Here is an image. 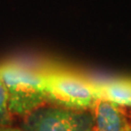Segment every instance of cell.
<instances>
[{"instance_id":"obj_6","label":"cell","mask_w":131,"mask_h":131,"mask_svg":"<svg viewBox=\"0 0 131 131\" xmlns=\"http://www.w3.org/2000/svg\"><path fill=\"white\" fill-rule=\"evenodd\" d=\"M12 118L13 115L9 109L8 91L4 81L0 76V126H9Z\"/></svg>"},{"instance_id":"obj_2","label":"cell","mask_w":131,"mask_h":131,"mask_svg":"<svg viewBox=\"0 0 131 131\" xmlns=\"http://www.w3.org/2000/svg\"><path fill=\"white\" fill-rule=\"evenodd\" d=\"M0 76L8 91L12 115L25 117L48 103L40 70L8 61L0 64Z\"/></svg>"},{"instance_id":"obj_1","label":"cell","mask_w":131,"mask_h":131,"mask_svg":"<svg viewBox=\"0 0 131 131\" xmlns=\"http://www.w3.org/2000/svg\"><path fill=\"white\" fill-rule=\"evenodd\" d=\"M48 103L57 107L90 111L98 99L95 82L66 68L47 66L40 69Z\"/></svg>"},{"instance_id":"obj_8","label":"cell","mask_w":131,"mask_h":131,"mask_svg":"<svg viewBox=\"0 0 131 131\" xmlns=\"http://www.w3.org/2000/svg\"><path fill=\"white\" fill-rule=\"evenodd\" d=\"M126 131H131V126L128 124V126H127V129H126Z\"/></svg>"},{"instance_id":"obj_3","label":"cell","mask_w":131,"mask_h":131,"mask_svg":"<svg viewBox=\"0 0 131 131\" xmlns=\"http://www.w3.org/2000/svg\"><path fill=\"white\" fill-rule=\"evenodd\" d=\"M23 127V131H94V119L91 111L43 106L25 117Z\"/></svg>"},{"instance_id":"obj_7","label":"cell","mask_w":131,"mask_h":131,"mask_svg":"<svg viewBox=\"0 0 131 131\" xmlns=\"http://www.w3.org/2000/svg\"><path fill=\"white\" fill-rule=\"evenodd\" d=\"M0 131H23L18 128H13L10 126H0Z\"/></svg>"},{"instance_id":"obj_4","label":"cell","mask_w":131,"mask_h":131,"mask_svg":"<svg viewBox=\"0 0 131 131\" xmlns=\"http://www.w3.org/2000/svg\"><path fill=\"white\" fill-rule=\"evenodd\" d=\"M94 131H126L128 123L118 106L97 99L92 109Z\"/></svg>"},{"instance_id":"obj_5","label":"cell","mask_w":131,"mask_h":131,"mask_svg":"<svg viewBox=\"0 0 131 131\" xmlns=\"http://www.w3.org/2000/svg\"><path fill=\"white\" fill-rule=\"evenodd\" d=\"M98 99H103L118 107H131V80L115 79L95 83Z\"/></svg>"}]
</instances>
